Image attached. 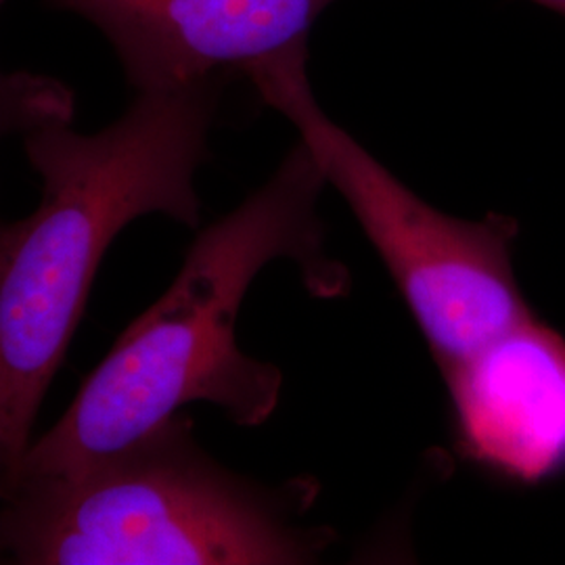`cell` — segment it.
<instances>
[{
  "label": "cell",
  "mask_w": 565,
  "mask_h": 565,
  "mask_svg": "<svg viewBox=\"0 0 565 565\" xmlns=\"http://www.w3.org/2000/svg\"><path fill=\"white\" fill-rule=\"evenodd\" d=\"M324 184L300 141L256 193L205 226L168 291L128 324L0 490L74 476L137 443L186 404H214L243 427L263 425L279 404L281 371L243 352L237 317L252 282L275 260L298 264L317 296L343 289L345 273L324 252L317 212Z\"/></svg>",
  "instance_id": "obj_1"
},
{
  "label": "cell",
  "mask_w": 565,
  "mask_h": 565,
  "mask_svg": "<svg viewBox=\"0 0 565 565\" xmlns=\"http://www.w3.org/2000/svg\"><path fill=\"white\" fill-rule=\"evenodd\" d=\"M228 76L135 93L93 135L72 121L28 132L39 207L0 231V484L32 443L42 398L81 323L105 249L124 226L166 214L195 228V174L210 156Z\"/></svg>",
  "instance_id": "obj_2"
},
{
  "label": "cell",
  "mask_w": 565,
  "mask_h": 565,
  "mask_svg": "<svg viewBox=\"0 0 565 565\" xmlns=\"http://www.w3.org/2000/svg\"><path fill=\"white\" fill-rule=\"evenodd\" d=\"M303 486L226 471L174 415L74 476L2 488L0 553L20 565L310 564L331 541L296 524Z\"/></svg>",
  "instance_id": "obj_3"
},
{
  "label": "cell",
  "mask_w": 565,
  "mask_h": 565,
  "mask_svg": "<svg viewBox=\"0 0 565 565\" xmlns=\"http://www.w3.org/2000/svg\"><path fill=\"white\" fill-rule=\"evenodd\" d=\"M306 63L308 44H300L254 67L247 81L298 128L327 184L350 205L443 373L490 343L543 323L515 279L518 223L499 214L455 218L415 195L324 114Z\"/></svg>",
  "instance_id": "obj_4"
},
{
  "label": "cell",
  "mask_w": 565,
  "mask_h": 565,
  "mask_svg": "<svg viewBox=\"0 0 565 565\" xmlns=\"http://www.w3.org/2000/svg\"><path fill=\"white\" fill-rule=\"evenodd\" d=\"M88 21L109 42L135 93L212 76H247L308 44L335 0H44Z\"/></svg>",
  "instance_id": "obj_5"
},
{
  "label": "cell",
  "mask_w": 565,
  "mask_h": 565,
  "mask_svg": "<svg viewBox=\"0 0 565 565\" xmlns=\"http://www.w3.org/2000/svg\"><path fill=\"white\" fill-rule=\"evenodd\" d=\"M465 452L520 482L565 467V338L543 321L445 373Z\"/></svg>",
  "instance_id": "obj_6"
},
{
  "label": "cell",
  "mask_w": 565,
  "mask_h": 565,
  "mask_svg": "<svg viewBox=\"0 0 565 565\" xmlns=\"http://www.w3.org/2000/svg\"><path fill=\"white\" fill-rule=\"evenodd\" d=\"M4 4L7 0H0V9ZM74 111L76 95L65 82L25 70H0V142L72 121Z\"/></svg>",
  "instance_id": "obj_7"
},
{
  "label": "cell",
  "mask_w": 565,
  "mask_h": 565,
  "mask_svg": "<svg viewBox=\"0 0 565 565\" xmlns=\"http://www.w3.org/2000/svg\"><path fill=\"white\" fill-rule=\"evenodd\" d=\"M532 2L543 4L546 9H551V11H555V13H559V15L565 18V0H532Z\"/></svg>",
  "instance_id": "obj_8"
},
{
  "label": "cell",
  "mask_w": 565,
  "mask_h": 565,
  "mask_svg": "<svg viewBox=\"0 0 565 565\" xmlns=\"http://www.w3.org/2000/svg\"><path fill=\"white\" fill-rule=\"evenodd\" d=\"M0 231H2V223H0ZM0 557H2V553H0Z\"/></svg>",
  "instance_id": "obj_9"
}]
</instances>
